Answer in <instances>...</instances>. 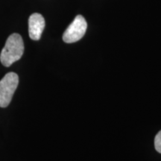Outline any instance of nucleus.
Instances as JSON below:
<instances>
[{
  "label": "nucleus",
  "instance_id": "f257e3e1",
  "mask_svg": "<svg viewBox=\"0 0 161 161\" xmlns=\"http://www.w3.org/2000/svg\"><path fill=\"white\" fill-rule=\"evenodd\" d=\"M24 52L23 38L19 34H12L5 42V45L0 54V61L3 66L8 67L19 60Z\"/></svg>",
  "mask_w": 161,
  "mask_h": 161
},
{
  "label": "nucleus",
  "instance_id": "f03ea898",
  "mask_svg": "<svg viewBox=\"0 0 161 161\" xmlns=\"http://www.w3.org/2000/svg\"><path fill=\"white\" fill-rule=\"evenodd\" d=\"M19 84V77L15 72H8L0 80V108H6L11 103Z\"/></svg>",
  "mask_w": 161,
  "mask_h": 161
},
{
  "label": "nucleus",
  "instance_id": "7ed1b4c3",
  "mask_svg": "<svg viewBox=\"0 0 161 161\" xmlns=\"http://www.w3.org/2000/svg\"><path fill=\"white\" fill-rule=\"evenodd\" d=\"M87 23L83 16H76L73 22L66 29L63 35V40L66 43H75L85 35Z\"/></svg>",
  "mask_w": 161,
  "mask_h": 161
},
{
  "label": "nucleus",
  "instance_id": "20e7f679",
  "mask_svg": "<svg viewBox=\"0 0 161 161\" xmlns=\"http://www.w3.org/2000/svg\"><path fill=\"white\" fill-rule=\"evenodd\" d=\"M44 28L45 19L40 14L35 13L29 17V37L33 40H39L41 37Z\"/></svg>",
  "mask_w": 161,
  "mask_h": 161
},
{
  "label": "nucleus",
  "instance_id": "39448f33",
  "mask_svg": "<svg viewBox=\"0 0 161 161\" xmlns=\"http://www.w3.org/2000/svg\"><path fill=\"white\" fill-rule=\"evenodd\" d=\"M154 147L157 152L161 154V130L158 133L154 139Z\"/></svg>",
  "mask_w": 161,
  "mask_h": 161
}]
</instances>
